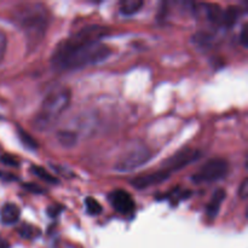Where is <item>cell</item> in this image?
<instances>
[{
	"label": "cell",
	"instance_id": "obj_24",
	"mask_svg": "<svg viewBox=\"0 0 248 248\" xmlns=\"http://www.w3.org/2000/svg\"><path fill=\"white\" fill-rule=\"evenodd\" d=\"M247 31H248L247 24H245V26L242 27V29H241V35H240V40H241L242 45H244V46H247V44H248L247 43V39H248Z\"/></svg>",
	"mask_w": 248,
	"mask_h": 248
},
{
	"label": "cell",
	"instance_id": "obj_8",
	"mask_svg": "<svg viewBox=\"0 0 248 248\" xmlns=\"http://www.w3.org/2000/svg\"><path fill=\"white\" fill-rule=\"evenodd\" d=\"M172 174L169 171L164 169H160L159 171L152 172V173L143 174V176H138L136 178H133L131 181L132 186H135L136 189H147L149 186H156V184L162 183V182L167 181V179L171 177Z\"/></svg>",
	"mask_w": 248,
	"mask_h": 248
},
{
	"label": "cell",
	"instance_id": "obj_20",
	"mask_svg": "<svg viewBox=\"0 0 248 248\" xmlns=\"http://www.w3.org/2000/svg\"><path fill=\"white\" fill-rule=\"evenodd\" d=\"M0 161L2 162L4 165H7V166H11V167H18L19 166V162L16 157H14L12 155L9 154H5L0 157Z\"/></svg>",
	"mask_w": 248,
	"mask_h": 248
},
{
	"label": "cell",
	"instance_id": "obj_23",
	"mask_svg": "<svg viewBox=\"0 0 248 248\" xmlns=\"http://www.w3.org/2000/svg\"><path fill=\"white\" fill-rule=\"evenodd\" d=\"M247 194H248V184H247V179H245L239 188V195L241 196L242 199H246Z\"/></svg>",
	"mask_w": 248,
	"mask_h": 248
},
{
	"label": "cell",
	"instance_id": "obj_13",
	"mask_svg": "<svg viewBox=\"0 0 248 248\" xmlns=\"http://www.w3.org/2000/svg\"><path fill=\"white\" fill-rule=\"evenodd\" d=\"M143 5L144 2L142 0H126V1L121 2L120 11L125 16H132L142 9Z\"/></svg>",
	"mask_w": 248,
	"mask_h": 248
},
{
	"label": "cell",
	"instance_id": "obj_18",
	"mask_svg": "<svg viewBox=\"0 0 248 248\" xmlns=\"http://www.w3.org/2000/svg\"><path fill=\"white\" fill-rule=\"evenodd\" d=\"M211 41H212V35H210L208 33H205V31H199V33H196L193 36V43H195L200 47H202V46H210Z\"/></svg>",
	"mask_w": 248,
	"mask_h": 248
},
{
	"label": "cell",
	"instance_id": "obj_17",
	"mask_svg": "<svg viewBox=\"0 0 248 248\" xmlns=\"http://www.w3.org/2000/svg\"><path fill=\"white\" fill-rule=\"evenodd\" d=\"M85 205H86V210L89 215L91 216H98L102 212V206L96 199L93 198H86L85 200Z\"/></svg>",
	"mask_w": 248,
	"mask_h": 248
},
{
	"label": "cell",
	"instance_id": "obj_14",
	"mask_svg": "<svg viewBox=\"0 0 248 248\" xmlns=\"http://www.w3.org/2000/svg\"><path fill=\"white\" fill-rule=\"evenodd\" d=\"M31 172L34 174V176H36L38 178H40L41 181L46 182V183H50V184H58V183H60V181H58V179L56 178L55 176L50 174L47 171H46L45 169H43V167H40V166H36V165H31Z\"/></svg>",
	"mask_w": 248,
	"mask_h": 248
},
{
	"label": "cell",
	"instance_id": "obj_2",
	"mask_svg": "<svg viewBox=\"0 0 248 248\" xmlns=\"http://www.w3.org/2000/svg\"><path fill=\"white\" fill-rule=\"evenodd\" d=\"M48 12L40 2H24L14 11V21L22 29L28 47H36L43 41L48 26Z\"/></svg>",
	"mask_w": 248,
	"mask_h": 248
},
{
	"label": "cell",
	"instance_id": "obj_11",
	"mask_svg": "<svg viewBox=\"0 0 248 248\" xmlns=\"http://www.w3.org/2000/svg\"><path fill=\"white\" fill-rule=\"evenodd\" d=\"M57 140L62 147L73 148L78 143V135L74 131L70 130H61L57 132Z\"/></svg>",
	"mask_w": 248,
	"mask_h": 248
},
{
	"label": "cell",
	"instance_id": "obj_4",
	"mask_svg": "<svg viewBox=\"0 0 248 248\" xmlns=\"http://www.w3.org/2000/svg\"><path fill=\"white\" fill-rule=\"evenodd\" d=\"M150 159H152V152L145 145H133L119 156L114 164V170L119 173H127L142 167Z\"/></svg>",
	"mask_w": 248,
	"mask_h": 248
},
{
	"label": "cell",
	"instance_id": "obj_19",
	"mask_svg": "<svg viewBox=\"0 0 248 248\" xmlns=\"http://www.w3.org/2000/svg\"><path fill=\"white\" fill-rule=\"evenodd\" d=\"M6 46H7V38L6 34L0 29V63L4 60L5 52H6Z\"/></svg>",
	"mask_w": 248,
	"mask_h": 248
},
{
	"label": "cell",
	"instance_id": "obj_25",
	"mask_svg": "<svg viewBox=\"0 0 248 248\" xmlns=\"http://www.w3.org/2000/svg\"><path fill=\"white\" fill-rule=\"evenodd\" d=\"M0 248H10L9 242L5 241V240H0Z\"/></svg>",
	"mask_w": 248,
	"mask_h": 248
},
{
	"label": "cell",
	"instance_id": "obj_6",
	"mask_svg": "<svg viewBox=\"0 0 248 248\" xmlns=\"http://www.w3.org/2000/svg\"><path fill=\"white\" fill-rule=\"evenodd\" d=\"M199 157H200V152L199 150L186 147L182 150H179V152H177L174 155H172L171 157H169L164 162L162 169L166 170V171H169L172 174L173 172H177L179 170L186 167L191 162L196 161Z\"/></svg>",
	"mask_w": 248,
	"mask_h": 248
},
{
	"label": "cell",
	"instance_id": "obj_21",
	"mask_svg": "<svg viewBox=\"0 0 248 248\" xmlns=\"http://www.w3.org/2000/svg\"><path fill=\"white\" fill-rule=\"evenodd\" d=\"M24 189L28 191H31V193L33 194H36V195H41V194L45 193V190H44L43 188H41L40 186H38V184H34V183H24L23 186Z\"/></svg>",
	"mask_w": 248,
	"mask_h": 248
},
{
	"label": "cell",
	"instance_id": "obj_22",
	"mask_svg": "<svg viewBox=\"0 0 248 248\" xmlns=\"http://www.w3.org/2000/svg\"><path fill=\"white\" fill-rule=\"evenodd\" d=\"M62 210H63L62 206L51 205V206H48V207H47V215L50 216V217L55 218V217H57V216L60 215L61 212H62Z\"/></svg>",
	"mask_w": 248,
	"mask_h": 248
},
{
	"label": "cell",
	"instance_id": "obj_16",
	"mask_svg": "<svg viewBox=\"0 0 248 248\" xmlns=\"http://www.w3.org/2000/svg\"><path fill=\"white\" fill-rule=\"evenodd\" d=\"M18 234L21 235L23 239L31 240L39 236V235H40V230L31 224H23L18 228Z\"/></svg>",
	"mask_w": 248,
	"mask_h": 248
},
{
	"label": "cell",
	"instance_id": "obj_26",
	"mask_svg": "<svg viewBox=\"0 0 248 248\" xmlns=\"http://www.w3.org/2000/svg\"><path fill=\"white\" fill-rule=\"evenodd\" d=\"M0 176H1V172H0Z\"/></svg>",
	"mask_w": 248,
	"mask_h": 248
},
{
	"label": "cell",
	"instance_id": "obj_7",
	"mask_svg": "<svg viewBox=\"0 0 248 248\" xmlns=\"http://www.w3.org/2000/svg\"><path fill=\"white\" fill-rule=\"evenodd\" d=\"M108 199L111 207L120 215L127 216L135 212V201L127 191L123 190V189H116L109 194Z\"/></svg>",
	"mask_w": 248,
	"mask_h": 248
},
{
	"label": "cell",
	"instance_id": "obj_15",
	"mask_svg": "<svg viewBox=\"0 0 248 248\" xmlns=\"http://www.w3.org/2000/svg\"><path fill=\"white\" fill-rule=\"evenodd\" d=\"M17 133H18V138L19 140H21L22 144L24 145V148H27V149L29 150L38 149V143H36V140H34L29 133H27L26 131L22 130L21 127L17 128Z\"/></svg>",
	"mask_w": 248,
	"mask_h": 248
},
{
	"label": "cell",
	"instance_id": "obj_1",
	"mask_svg": "<svg viewBox=\"0 0 248 248\" xmlns=\"http://www.w3.org/2000/svg\"><path fill=\"white\" fill-rule=\"evenodd\" d=\"M108 29L102 26H86L58 44L51 63L57 70H77L98 64L111 55V48L102 43Z\"/></svg>",
	"mask_w": 248,
	"mask_h": 248
},
{
	"label": "cell",
	"instance_id": "obj_9",
	"mask_svg": "<svg viewBox=\"0 0 248 248\" xmlns=\"http://www.w3.org/2000/svg\"><path fill=\"white\" fill-rule=\"evenodd\" d=\"M225 196H227V193H225L224 189H217L215 191L210 202H208L207 207H206V215H207L210 219H215L217 217L220 207H222L223 201L225 200Z\"/></svg>",
	"mask_w": 248,
	"mask_h": 248
},
{
	"label": "cell",
	"instance_id": "obj_3",
	"mask_svg": "<svg viewBox=\"0 0 248 248\" xmlns=\"http://www.w3.org/2000/svg\"><path fill=\"white\" fill-rule=\"evenodd\" d=\"M70 91L67 87H58L52 90L44 98L40 109L34 118L33 126L38 131H45L51 127L61 116V114L67 109L70 103Z\"/></svg>",
	"mask_w": 248,
	"mask_h": 248
},
{
	"label": "cell",
	"instance_id": "obj_12",
	"mask_svg": "<svg viewBox=\"0 0 248 248\" xmlns=\"http://www.w3.org/2000/svg\"><path fill=\"white\" fill-rule=\"evenodd\" d=\"M240 17V9L236 6H229L223 11L222 15V26L225 28H232L235 26Z\"/></svg>",
	"mask_w": 248,
	"mask_h": 248
},
{
	"label": "cell",
	"instance_id": "obj_5",
	"mask_svg": "<svg viewBox=\"0 0 248 248\" xmlns=\"http://www.w3.org/2000/svg\"><path fill=\"white\" fill-rule=\"evenodd\" d=\"M228 171H229V164L227 160L222 157H215L205 162L202 167L194 173L191 181L195 184L213 183L224 178L228 174Z\"/></svg>",
	"mask_w": 248,
	"mask_h": 248
},
{
	"label": "cell",
	"instance_id": "obj_10",
	"mask_svg": "<svg viewBox=\"0 0 248 248\" xmlns=\"http://www.w3.org/2000/svg\"><path fill=\"white\" fill-rule=\"evenodd\" d=\"M19 216H21V211L15 203H5L0 210V219L6 225H12L18 222Z\"/></svg>",
	"mask_w": 248,
	"mask_h": 248
}]
</instances>
